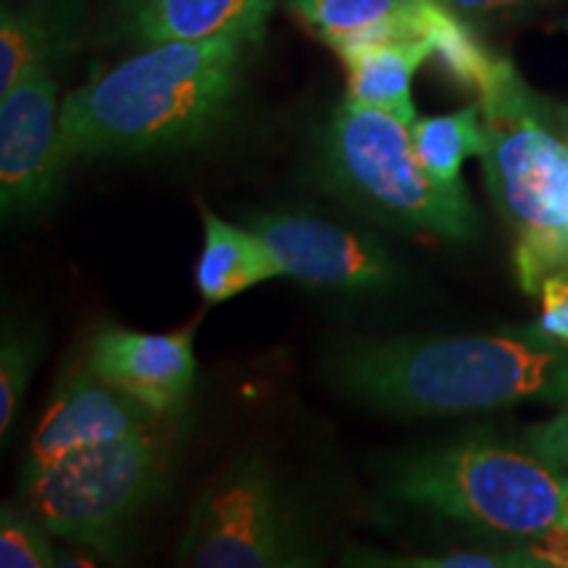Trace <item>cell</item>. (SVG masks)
<instances>
[{
	"mask_svg": "<svg viewBox=\"0 0 568 568\" xmlns=\"http://www.w3.org/2000/svg\"><path fill=\"white\" fill-rule=\"evenodd\" d=\"M30 510L3 503L0 508V566L3 568H51L59 566L51 539Z\"/></svg>",
	"mask_w": 568,
	"mask_h": 568,
	"instance_id": "19",
	"label": "cell"
},
{
	"mask_svg": "<svg viewBox=\"0 0 568 568\" xmlns=\"http://www.w3.org/2000/svg\"><path fill=\"white\" fill-rule=\"evenodd\" d=\"M176 418L21 474L24 508L53 537L116 556L138 516L166 493L180 439Z\"/></svg>",
	"mask_w": 568,
	"mask_h": 568,
	"instance_id": "6",
	"label": "cell"
},
{
	"mask_svg": "<svg viewBox=\"0 0 568 568\" xmlns=\"http://www.w3.org/2000/svg\"><path fill=\"white\" fill-rule=\"evenodd\" d=\"M364 566H400V568H503V566H531L524 548L510 552H481V550H453L445 556H385V552H364Z\"/></svg>",
	"mask_w": 568,
	"mask_h": 568,
	"instance_id": "20",
	"label": "cell"
},
{
	"mask_svg": "<svg viewBox=\"0 0 568 568\" xmlns=\"http://www.w3.org/2000/svg\"><path fill=\"white\" fill-rule=\"evenodd\" d=\"M560 524L568 529V477H564V495H560Z\"/></svg>",
	"mask_w": 568,
	"mask_h": 568,
	"instance_id": "24",
	"label": "cell"
},
{
	"mask_svg": "<svg viewBox=\"0 0 568 568\" xmlns=\"http://www.w3.org/2000/svg\"><path fill=\"white\" fill-rule=\"evenodd\" d=\"M88 366L142 408L161 418H176L195 385V326L148 335L105 324L84 347Z\"/></svg>",
	"mask_w": 568,
	"mask_h": 568,
	"instance_id": "11",
	"label": "cell"
},
{
	"mask_svg": "<svg viewBox=\"0 0 568 568\" xmlns=\"http://www.w3.org/2000/svg\"><path fill=\"white\" fill-rule=\"evenodd\" d=\"M410 138L426 172L445 187H460V166L471 155L485 153L487 145L481 105L474 103L445 116L416 119L410 124Z\"/></svg>",
	"mask_w": 568,
	"mask_h": 568,
	"instance_id": "17",
	"label": "cell"
},
{
	"mask_svg": "<svg viewBox=\"0 0 568 568\" xmlns=\"http://www.w3.org/2000/svg\"><path fill=\"white\" fill-rule=\"evenodd\" d=\"M251 45L240 34L155 42L95 74L61 103L69 161L197 145L230 119Z\"/></svg>",
	"mask_w": 568,
	"mask_h": 568,
	"instance_id": "2",
	"label": "cell"
},
{
	"mask_svg": "<svg viewBox=\"0 0 568 568\" xmlns=\"http://www.w3.org/2000/svg\"><path fill=\"white\" fill-rule=\"evenodd\" d=\"M531 445L545 464L568 471V408L531 432Z\"/></svg>",
	"mask_w": 568,
	"mask_h": 568,
	"instance_id": "22",
	"label": "cell"
},
{
	"mask_svg": "<svg viewBox=\"0 0 568 568\" xmlns=\"http://www.w3.org/2000/svg\"><path fill=\"white\" fill-rule=\"evenodd\" d=\"M564 126H566V134H568V109L564 111Z\"/></svg>",
	"mask_w": 568,
	"mask_h": 568,
	"instance_id": "25",
	"label": "cell"
},
{
	"mask_svg": "<svg viewBox=\"0 0 568 568\" xmlns=\"http://www.w3.org/2000/svg\"><path fill=\"white\" fill-rule=\"evenodd\" d=\"M176 560L195 568H305L322 560V548L268 460L243 453L195 497Z\"/></svg>",
	"mask_w": 568,
	"mask_h": 568,
	"instance_id": "7",
	"label": "cell"
},
{
	"mask_svg": "<svg viewBox=\"0 0 568 568\" xmlns=\"http://www.w3.org/2000/svg\"><path fill=\"white\" fill-rule=\"evenodd\" d=\"M564 27H566V30H568V19H566V21H564Z\"/></svg>",
	"mask_w": 568,
	"mask_h": 568,
	"instance_id": "26",
	"label": "cell"
},
{
	"mask_svg": "<svg viewBox=\"0 0 568 568\" xmlns=\"http://www.w3.org/2000/svg\"><path fill=\"white\" fill-rule=\"evenodd\" d=\"M568 345L537 329L508 335L347 339L326 376L347 397L400 416H456L524 400H568Z\"/></svg>",
	"mask_w": 568,
	"mask_h": 568,
	"instance_id": "1",
	"label": "cell"
},
{
	"mask_svg": "<svg viewBox=\"0 0 568 568\" xmlns=\"http://www.w3.org/2000/svg\"><path fill=\"white\" fill-rule=\"evenodd\" d=\"M203 213V251L195 266L197 293L205 303H224L245 290L282 276L264 240L251 226L224 222L211 209Z\"/></svg>",
	"mask_w": 568,
	"mask_h": 568,
	"instance_id": "16",
	"label": "cell"
},
{
	"mask_svg": "<svg viewBox=\"0 0 568 568\" xmlns=\"http://www.w3.org/2000/svg\"><path fill=\"white\" fill-rule=\"evenodd\" d=\"M276 0H124L122 30L138 45L240 34L258 45Z\"/></svg>",
	"mask_w": 568,
	"mask_h": 568,
	"instance_id": "13",
	"label": "cell"
},
{
	"mask_svg": "<svg viewBox=\"0 0 568 568\" xmlns=\"http://www.w3.org/2000/svg\"><path fill=\"white\" fill-rule=\"evenodd\" d=\"M40 339L19 324L3 326L0 339V435L9 437L11 426L24 408L27 389L40 361Z\"/></svg>",
	"mask_w": 568,
	"mask_h": 568,
	"instance_id": "18",
	"label": "cell"
},
{
	"mask_svg": "<svg viewBox=\"0 0 568 568\" xmlns=\"http://www.w3.org/2000/svg\"><path fill=\"white\" fill-rule=\"evenodd\" d=\"M84 0H6L0 11V92L53 69L80 34Z\"/></svg>",
	"mask_w": 568,
	"mask_h": 568,
	"instance_id": "14",
	"label": "cell"
},
{
	"mask_svg": "<svg viewBox=\"0 0 568 568\" xmlns=\"http://www.w3.org/2000/svg\"><path fill=\"white\" fill-rule=\"evenodd\" d=\"M318 169L332 193L397 230L477 240L479 213L466 187H445L426 172L410 124L395 113L345 101L318 140Z\"/></svg>",
	"mask_w": 568,
	"mask_h": 568,
	"instance_id": "5",
	"label": "cell"
},
{
	"mask_svg": "<svg viewBox=\"0 0 568 568\" xmlns=\"http://www.w3.org/2000/svg\"><path fill=\"white\" fill-rule=\"evenodd\" d=\"M347 74L345 101L395 113L406 124L416 122L410 84L418 69L435 59V48L422 38L353 42L337 51Z\"/></svg>",
	"mask_w": 568,
	"mask_h": 568,
	"instance_id": "15",
	"label": "cell"
},
{
	"mask_svg": "<svg viewBox=\"0 0 568 568\" xmlns=\"http://www.w3.org/2000/svg\"><path fill=\"white\" fill-rule=\"evenodd\" d=\"M287 9L335 53L368 40L422 38L432 42L453 13L443 0H287Z\"/></svg>",
	"mask_w": 568,
	"mask_h": 568,
	"instance_id": "12",
	"label": "cell"
},
{
	"mask_svg": "<svg viewBox=\"0 0 568 568\" xmlns=\"http://www.w3.org/2000/svg\"><path fill=\"white\" fill-rule=\"evenodd\" d=\"M159 422L161 416L103 382L82 358L63 372L42 410L21 474H34L71 453L113 443Z\"/></svg>",
	"mask_w": 568,
	"mask_h": 568,
	"instance_id": "10",
	"label": "cell"
},
{
	"mask_svg": "<svg viewBox=\"0 0 568 568\" xmlns=\"http://www.w3.org/2000/svg\"><path fill=\"white\" fill-rule=\"evenodd\" d=\"M385 495L493 535L531 539L560 524L564 477L539 456L471 437L393 460Z\"/></svg>",
	"mask_w": 568,
	"mask_h": 568,
	"instance_id": "4",
	"label": "cell"
},
{
	"mask_svg": "<svg viewBox=\"0 0 568 568\" xmlns=\"http://www.w3.org/2000/svg\"><path fill=\"white\" fill-rule=\"evenodd\" d=\"M247 226L264 240L282 276L337 293H389L400 266L379 240L329 219L293 211L253 213Z\"/></svg>",
	"mask_w": 568,
	"mask_h": 568,
	"instance_id": "8",
	"label": "cell"
},
{
	"mask_svg": "<svg viewBox=\"0 0 568 568\" xmlns=\"http://www.w3.org/2000/svg\"><path fill=\"white\" fill-rule=\"evenodd\" d=\"M542 314L535 324L545 337L568 345V268L550 274L539 287Z\"/></svg>",
	"mask_w": 568,
	"mask_h": 568,
	"instance_id": "21",
	"label": "cell"
},
{
	"mask_svg": "<svg viewBox=\"0 0 568 568\" xmlns=\"http://www.w3.org/2000/svg\"><path fill=\"white\" fill-rule=\"evenodd\" d=\"M67 163L59 82L53 69L34 71L0 92V209L6 222L45 209L59 193Z\"/></svg>",
	"mask_w": 568,
	"mask_h": 568,
	"instance_id": "9",
	"label": "cell"
},
{
	"mask_svg": "<svg viewBox=\"0 0 568 568\" xmlns=\"http://www.w3.org/2000/svg\"><path fill=\"white\" fill-rule=\"evenodd\" d=\"M445 6H450L458 13H497L506 9H518V6H527L531 0H443Z\"/></svg>",
	"mask_w": 568,
	"mask_h": 568,
	"instance_id": "23",
	"label": "cell"
},
{
	"mask_svg": "<svg viewBox=\"0 0 568 568\" xmlns=\"http://www.w3.org/2000/svg\"><path fill=\"white\" fill-rule=\"evenodd\" d=\"M487 193L514 234L516 280L537 295L550 274L568 268V134L518 71L481 98Z\"/></svg>",
	"mask_w": 568,
	"mask_h": 568,
	"instance_id": "3",
	"label": "cell"
}]
</instances>
